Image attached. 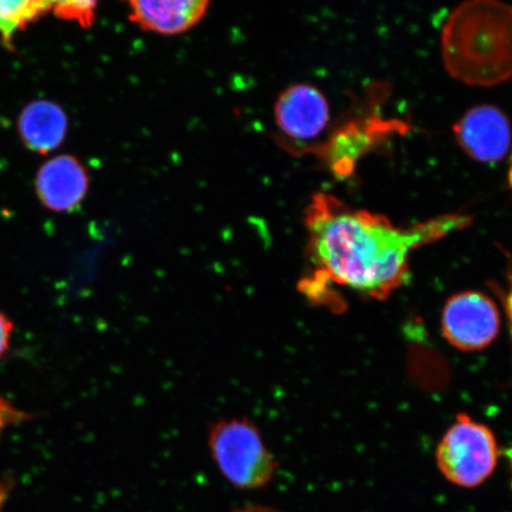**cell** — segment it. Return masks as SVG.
<instances>
[{
  "mask_svg": "<svg viewBox=\"0 0 512 512\" xmlns=\"http://www.w3.org/2000/svg\"><path fill=\"white\" fill-rule=\"evenodd\" d=\"M54 3L48 2H4L0 0V35L10 44L18 29L27 27L36 18L53 10Z\"/></svg>",
  "mask_w": 512,
  "mask_h": 512,
  "instance_id": "11",
  "label": "cell"
},
{
  "mask_svg": "<svg viewBox=\"0 0 512 512\" xmlns=\"http://www.w3.org/2000/svg\"><path fill=\"white\" fill-rule=\"evenodd\" d=\"M447 73L469 86L491 87L512 78V6L471 0L454 9L441 34Z\"/></svg>",
  "mask_w": 512,
  "mask_h": 512,
  "instance_id": "2",
  "label": "cell"
},
{
  "mask_svg": "<svg viewBox=\"0 0 512 512\" xmlns=\"http://www.w3.org/2000/svg\"><path fill=\"white\" fill-rule=\"evenodd\" d=\"M12 418V409L2 398H0V433H2L6 422Z\"/></svg>",
  "mask_w": 512,
  "mask_h": 512,
  "instance_id": "15",
  "label": "cell"
},
{
  "mask_svg": "<svg viewBox=\"0 0 512 512\" xmlns=\"http://www.w3.org/2000/svg\"><path fill=\"white\" fill-rule=\"evenodd\" d=\"M498 456L494 433L470 416L460 415L440 441L437 463L451 483L475 488L494 472Z\"/></svg>",
  "mask_w": 512,
  "mask_h": 512,
  "instance_id": "4",
  "label": "cell"
},
{
  "mask_svg": "<svg viewBox=\"0 0 512 512\" xmlns=\"http://www.w3.org/2000/svg\"><path fill=\"white\" fill-rule=\"evenodd\" d=\"M67 115L59 105L36 101L24 108L19 132L30 150L47 153L59 147L67 134Z\"/></svg>",
  "mask_w": 512,
  "mask_h": 512,
  "instance_id": "10",
  "label": "cell"
},
{
  "mask_svg": "<svg viewBox=\"0 0 512 512\" xmlns=\"http://www.w3.org/2000/svg\"><path fill=\"white\" fill-rule=\"evenodd\" d=\"M87 190V172L72 156L51 159L38 172V196L51 210L70 211L78 208Z\"/></svg>",
  "mask_w": 512,
  "mask_h": 512,
  "instance_id": "8",
  "label": "cell"
},
{
  "mask_svg": "<svg viewBox=\"0 0 512 512\" xmlns=\"http://www.w3.org/2000/svg\"><path fill=\"white\" fill-rule=\"evenodd\" d=\"M233 512H283L270 505L258 504V503H246L241 507L236 508Z\"/></svg>",
  "mask_w": 512,
  "mask_h": 512,
  "instance_id": "14",
  "label": "cell"
},
{
  "mask_svg": "<svg viewBox=\"0 0 512 512\" xmlns=\"http://www.w3.org/2000/svg\"><path fill=\"white\" fill-rule=\"evenodd\" d=\"M274 119L287 142L311 143L329 125V102L316 87L299 83L279 95L274 106Z\"/></svg>",
  "mask_w": 512,
  "mask_h": 512,
  "instance_id": "6",
  "label": "cell"
},
{
  "mask_svg": "<svg viewBox=\"0 0 512 512\" xmlns=\"http://www.w3.org/2000/svg\"><path fill=\"white\" fill-rule=\"evenodd\" d=\"M208 446L220 475L235 489L261 490L273 482L278 464L252 420L217 421L210 427Z\"/></svg>",
  "mask_w": 512,
  "mask_h": 512,
  "instance_id": "3",
  "label": "cell"
},
{
  "mask_svg": "<svg viewBox=\"0 0 512 512\" xmlns=\"http://www.w3.org/2000/svg\"><path fill=\"white\" fill-rule=\"evenodd\" d=\"M11 332L12 324L10 320L0 312V356H3L4 352L8 350Z\"/></svg>",
  "mask_w": 512,
  "mask_h": 512,
  "instance_id": "13",
  "label": "cell"
},
{
  "mask_svg": "<svg viewBox=\"0 0 512 512\" xmlns=\"http://www.w3.org/2000/svg\"><path fill=\"white\" fill-rule=\"evenodd\" d=\"M465 214H447L399 227L379 214L349 207L334 195L318 192L305 210L307 258L311 273L300 288L313 302L331 300L332 287L386 299L407 283L416 249L463 229Z\"/></svg>",
  "mask_w": 512,
  "mask_h": 512,
  "instance_id": "1",
  "label": "cell"
},
{
  "mask_svg": "<svg viewBox=\"0 0 512 512\" xmlns=\"http://www.w3.org/2000/svg\"><path fill=\"white\" fill-rule=\"evenodd\" d=\"M454 137L467 156L480 163H498L511 149V126L498 107L471 108L453 127Z\"/></svg>",
  "mask_w": 512,
  "mask_h": 512,
  "instance_id": "7",
  "label": "cell"
},
{
  "mask_svg": "<svg viewBox=\"0 0 512 512\" xmlns=\"http://www.w3.org/2000/svg\"><path fill=\"white\" fill-rule=\"evenodd\" d=\"M209 5L207 0H133L128 3V17L145 31L165 36L179 35L200 23Z\"/></svg>",
  "mask_w": 512,
  "mask_h": 512,
  "instance_id": "9",
  "label": "cell"
},
{
  "mask_svg": "<svg viewBox=\"0 0 512 512\" xmlns=\"http://www.w3.org/2000/svg\"><path fill=\"white\" fill-rule=\"evenodd\" d=\"M507 458L509 460L510 467H511V472H512V447L509 448V450L507 451Z\"/></svg>",
  "mask_w": 512,
  "mask_h": 512,
  "instance_id": "16",
  "label": "cell"
},
{
  "mask_svg": "<svg viewBox=\"0 0 512 512\" xmlns=\"http://www.w3.org/2000/svg\"><path fill=\"white\" fill-rule=\"evenodd\" d=\"M441 325L454 348L478 351L494 342L501 328V316L489 297L479 292H465L448 300Z\"/></svg>",
  "mask_w": 512,
  "mask_h": 512,
  "instance_id": "5",
  "label": "cell"
},
{
  "mask_svg": "<svg viewBox=\"0 0 512 512\" xmlns=\"http://www.w3.org/2000/svg\"><path fill=\"white\" fill-rule=\"evenodd\" d=\"M94 2H60L54 3L53 10L61 18L79 22L82 27H91L95 18Z\"/></svg>",
  "mask_w": 512,
  "mask_h": 512,
  "instance_id": "12",
  "label": "cell"
}]
</instances>
